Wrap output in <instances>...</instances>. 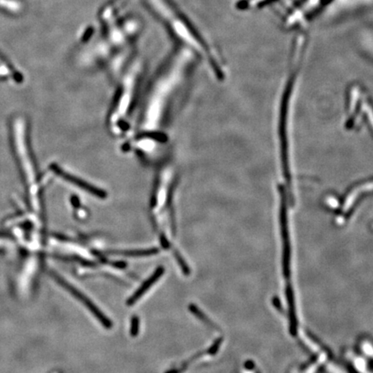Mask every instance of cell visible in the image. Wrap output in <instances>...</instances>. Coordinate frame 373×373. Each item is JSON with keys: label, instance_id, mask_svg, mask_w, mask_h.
I'll return each mask as SVG.
<instances>
[{"label": "cell", "instance_id": "6da1fadb", "mask_svg": "<svg viewBox=\"0 0 373 373\" xmlns=\"http://www.w3.org/2000/svg\"><path fill=\"white\" fill-rule=\"evenodd\" d=\"M196 57L193 51L182 47L156 73L141 104L137 125L123 139L126 152H135L146 161L159 157L168 144L167 129Z\"/></svg>", "mask_w": 373, "mask_h": 373}, {"label": "cell", "instance_id": "7a4b0ae2", "mask_svg": "<svg viewBox=\"0 0 373 373\" xmlns=\"http://www.w3.org/2000/svg\"><path fill=\"white\" fill-rule=\"evenodd\" d=\"M143 63L139 59L128 62L119 75V83L107 118V126L116 138H126L138 107L142 88ZM123 138V139H124Z\"/></svg>", "mask_w": 373, "mask_h": 373}, {"label": "cell", "instance_id": "3957f363", "mask_svg": "<svg viewBox=\"0 0 373 373\" xmlns=\"http://www.w3.org/2000/svg\"><path fill=\"white\" fill-rule=\"evenodd\" d=\"M178 173L176 166L171 161L163 162L160 166L154 182L150 210L154 228L158 233L162 247H170L166 226L172 236L176 234V223L174 213V201L177 188Z\"/></svg>", "mask_w": 373, "mask_h": 373}, {"label": "cell", "instance_id": "277c9868", "mask_svg": "<svg viewBox=\"0 0 373 373\" xmlns=\"http://www.w3.org/2000/svg\"><path fill=\"white\" fill-rule=\"evenodd\" d=\"M148 1L150 7H153L155 13L165 22L174 37L182 43L183 47L193 51L196 56H200L205 60L216 77L219 79H223L222 66H220V62L218 61L215 53L209 49L208 45L202 40V37L196 32L193 26L172 6L169 0Z\"/></svg>", "mask_w": 373, "mask_h": 373}, {"label": "cell", "instance_id": "5b68a950", "mask_svg": "<svg viewBox=\"0 0 373 373\" xmlns=\"http://www.w3.org/2000/svg\"><path fill=\"white\" fill-rule=\"evenodd\" d=\"M50 274L52 275L53 278L55 279V281H57L59 285L66 289L72 296L76 298L77 300L82 303L83 305L86 307V309H88L92 315H95V318L101 322V324L105 328L111 329L113 327V321L107 318V315L101 312V309H99L98 307L96 306L95 303H92V301L90 300L85 294H83L77 288L71 285L70 283L66 281L63 277H61V275H59L58 273L51 270Z\"/></svg>", "mask_w": 373, "mask_h": 373}, {"label": "cell", "instance_id": "8992f818", "mask_svg": "<svg viewBox=\"0 0 373 373\" xmlns=\"http://www.w3.org/2000/svg\"><path fill=\"white\" fill-rule=\"evenodd\" d=\"M165 269L163 266H159L156 268V270L154 271L153 274L150 275L149 278L147 279L146 281L143 283V285H141L140 287L138 288L137 291H135L134 294L130 297L128 300L126 301V304L127 306H133L135 303H137L141 297L144 296V293H146L147 291L150 290V287H152L155 283L158 281L162 275L164 274Z\"/></svg>", "mask_w": 373, "mask_h": 373}, {"label": "cell", "instance_id": "52a82bcc", "mask_svg": "<svg viewBox=\"0 0 373 373\" xmlns=\"http://www.w3.org/2000/svg\"><path fill=\"white\" fill-rule=\"evenodd\" d=\"M221 342H222V340H221V339H219V340H216V341H215V342H214V344L212 345L210 348L207 349V350H205V351H202V352L196 353V354L194 355L193 357H191L190 359H188V360L185 361L183 364H180V366L179 367V368H176V369H171V370H168V371L165 373L184 372V371L186 370L187 368H188V366H189L190 364H192L194 361H196V359L202 358V357H203V356H205V355L215 354L218 350H219V348H220V344H221Z\"/></svg>", "mask_w": 373, "mask_h": 373}, {"label": "cell", "instance_id": "ba28073f", "mask_svg": "<svg viewBox=\"0 0 373 373\" xmlns=\"http://www.w3.org/2000/svg\"><path fill=\"white\" fill-rule=\"evenodd\" d=\"M159 249L158 248H149V249H143V250H126V251H123V250H109V251H106L104 254L107 255H118V256H123V257H150L152 255H156V254L159 252Z\"/></svg>", "mask_w": 373, "mask_h": 373}, {"label": "cell", "instance_id": "9c48e42d", "mask_svg": "<svg viewBox=\"0 0 373 373\" xmlns=\"http://www.w3.org/2000/svg\"><path fill=\"white\" fill-rule=\"evenodd\" d=\"M190 310L193 315H196L197 318L201 320V321H203L205 324L208 325L209 327H213V328H215V325H214V323H213V322H212V321L202 312V310H200L196 305L191 304L190 306Z\"/></svg>", "mask_w": 373, "mask_h": 373}, {"label": "cell", "instance_id": "30bf717a", "mask_svg": "<svg viewBox=\"0 0 373 373\" xmlns=\"http://www.w3.org/2000/svg\"><path fill=\"white\" fill-rule=\"evenodd\" d=\"M174 257H175V259H176V261H177L178 264L180 265V269H181V270H182V272H183L184 275H190V267H189V265L187 264L186 262H185V260H184L183 258H182V257H181V255H180V252L176 251V250H174Z\"/></svg>", "mask_w": 373, "mask_h": 373}, {"label": "cell", "instance_id": "8fae6325", "mask_svg": "<svg viewBox=\"0 0 373 373\" xmlns=\"http://www.w3.org/2000/svg\"><path fill=\"white\" fill-rule=\"evenodd\" d=\"M139 323H140L139 318L138 316L134 315L131 321V330H130V333L132 337L137 336L139 333Z\"/></svg>", "mask_w": 373, "mask_h": 373}, {"label": "cell", "instance_id": "7c38bea8", "mask_svg": "<svg viewBox=\"0 0 373 373\" xmlns=\"http://www.w3.org/2000/svg\"><path fill=\"white\" fill-rule=\"evenodd\" d=\"M55 373H56V372H55Z\"/></svg>", "mask_w": 373, "mask_h": 373}]
</instances>
